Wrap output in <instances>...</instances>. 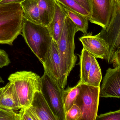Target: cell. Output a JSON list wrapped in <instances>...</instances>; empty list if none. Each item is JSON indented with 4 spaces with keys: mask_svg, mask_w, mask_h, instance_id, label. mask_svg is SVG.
<instances>
[{
    "mask_svg": "<svg viewBox=\"0 0 120 120\" xmlns=\"http://www.w3.org/2000/svg\"><path fill=\"white\" fill-rule=\"evenodd\" d=\"M24 19L20 3L0 5V44L13 45L22 34Z\"/></svg>",
    "mask_w": 120,
    "mask_h": 120,
    "instance_id": "6da1fadb",
    "label": "cell"
},
{
    "mask_svg": "<svg viewBox=\"0 0 120 120\" xmlns=\"http://www.w3.org/2000/svg\"><path fill=\"white\" fill-rule=\"evenodd\" d=\"M22 35L32 51L43 63L53 40L48 27L24 18Z\"/></svg>",
    "mask_w": 120,
    "mask_h": 120,
    "instance_id": "7a4b0ae2",
    "label": "cell"
},
{
    "mask_svg": "<svg viewBox=\"0 0 120 120\" xmlns=\"http://www.w3.org/2000/svg\"><path fill=\"white\" fill-rule=\"evenodd\" d=\"M8 80L14 86L21 108L30 106L36 92L41 91V77L31 71H17Z\"/></svg>",
    "mask_w": 120,
    "mask_h": 120,
    "instance_id": "3957f363",
    "label": "cell"
},
{
    "mask_svg": "<svg viewBox=\"0 0 120 120\" xmlns=\"http://www.w3.org/2000/svg\"><path fill=\"white\" fill-rule=\"evenodd\" d=\"M78 31L75 24L67 17L61 35L56 43L62 62L64 74L67 80L77 60L74 51L75 35Z\"/></svg>",
    "mask_w": 120,
    "mask_h": 120,
    "instance_id": "277c9868",
    "label": "cell"
},
{
    "mask_svg": "<svg viewBox=\"0 0 120 120\" xmlns=\"http://www.w3.org/2000/svg\"><path fill=\"white\" fill-rule=\"evenodd\" d=\"M41 92L57 120H66L63 100L64 89H61L44 72L41 77Z\"/></svg>",
    "mask_w": 120,
    "mask_h": 120,
    "instance_id": "5b68a950",
    "label": "cell"
},
{
    "mask_svg": "<svg viewBox=\"0 0 120 120\" xmlns=\"http://www.w3.org/2000/svg\"><path fill=\"white\" fill-rule=\"evenodd\" d=\"M100 86L81 84V88L75 102L81 109L82 116L79 120H96L98 115L100 98Z\"/></svg>",
    "mask_w": 120,
    "mask_h": 120,
    "instance_id": "8992f818",
    "label": "cell"
},
{
    "mask_svg": "<svg viewBox=\"0 0 120 120\" xmlns=\"http://www.w3.org/2000/svg\"><path fill=\"white\" fill-rule=\"evenodd\" d=\"M105 42L108 49L106 61L112 63L114 56L120 50V2L116 0L115 6L112 18L109 25L102 28L98 34Z\"/></svg>",
    "mask_w": 120,
    "mask_h": 120,
    "instance_id": "52a82bcc",
    "label": "cell"
},
{
    "mask_svg": "<svg viewBox=\"0 0 120 120\" xmlns=\"http://www.w3.org/2000/svg\"><path fill=\"white\" fill-rule=\"evenodd\" d=\"M42 64L44 72L61 89H64L67 85V80L64 74L57 43L53 40L46 54L45 62Z\"/></svg>",
    "mask_w": 120,
    "mask_h": 120,
    "instance_id": "ba28073f",
    "label": "cell"
},
{
    "mask_svg": "<svg viewBox=\"0 0 120 120\" xmlns=\"http://www.w3.org/2000/svg\"><path fill=\"white\" fill-rule=\"evenodd\" d=\"M92 13L89 20L92 23L102 28L107 27L111 22L114 14L116 0H90Z\"/></svg>",
    "mask_w": 120,
    "mask_h": 120,
    "instance_id": "9c48e42d",
    "label": "cell"
},
{
    "mask_svg": "<svg viewBox=\"0 0 120 120\" xmlns=\"http://www.w3.org/2000/svg\"><path fill=\"white\" fill-rule=\"evenodd\" d=\"M100 97L120 98V67L106 70L100 87Z\"/></svg>",
    "mask_w": 120,
    "mask_h": 120,
    "instance_id": "30bf717a",
    "label": "cell"
},
{
    "mask_svg": "<svg viewBox=\"0 0 120 120\" xmlns=\"http://www.w3.org/2000/svg\"><path fill=\"white\" fill-rule=\"evenodd\" d=\"M79 39L83 48L96 58L106 60L108 52L107 45L98 34L94 36L92 34L84 35Z\"/></svg>",
    "mask_w": 120,
    "mask_h": 120,
    "instance_id": "8fae6325",
    "label": "cell"
},
{
    "mask_svg": "<svg viewBox=\"0 0 120 120\" xmlns=\"http://www.w3.org/2000/svg\"><path fill=\"white\" fill-rule=\"evenodd\" d=\"M67 16L61 4L56 0L55 11L52 20L47 27L53 40L57 43L61 35Z\"/></svg>",
    "mask_w": 120,
    "mask_h": 120,
    "instance_id": "7c38bea8",
    "label": "cell"
},
{
    "mask_svg": "<svg viewBox=\"0 0 120 120\" xmlns=\"http://www.w3.org/2000/svg\"><path fill=\"white\" fill-rule=\"evenodd\" d=\"M30 106L39 120H57L41 91L36 92Z\"/></svg>",
    "mask_w": 120,
    "mask_h": 120,
    "instance_id": "4fadbf2b",
    "label": "cell"
},
{
    "mask_svg": "<svg viewBox=\"0 0 120 120\" xmlns=\"http://www.w3.org/2000/svg\"><path fill=\"white\" fill-rule=\"evenodd\" d=\"M0 107L15 111L21 108L14 86L9 82L3 87L0 99Z\"/></svg>",
    "mask_w": 120,
    "mask_h": 120,
    "instance_id": "5bb4252c",
    "label": "cell"
},
{
    "mask_svg": "<svg viewBox=\"0 0 120 120\" xmlns=\"http://www.w3.org/2000/svg\"><path fill=\"white\" fill-rule=\"evenodd\" d=\"M56 0H39L40 20L41 25L48 27L52 20L55 11Z\"/></svg>",
    "mask_w": 120,
    "mask_h": 120,
    "instance_id": "9a60e30c",
    "label": "cell"
},
{
    "mask_svg": "<svg viewBox=\"0 0 120 120\" xmlns=\"http://www.w3.org/2000/svg\"><path fill=\"white\" fill-rule=\"evenodd\" d=\"M39 0H25L20 4L24 18L35 24L41 25L39 15Z\"/></svg>",
    "mask_w": 120,
    "mask_h": 120,
    "instance_id": "2e32d148",
    "label": "cell"
},
{
    "mask_svg": "<svg viewBox=\"0 0 120 120\" xmlns=\"http://www.w3.org/2000/svg\"><path fill=\"white\" fill-rule=\"evenodd\" d=\"M62 6L68 17L75 24L78 31L82 32L84 35L88 34L87 31L89 21V18L78 12L63 5Z\"/></svg>",
    "mask_w": 120,
    "mask_h": 120,
    "instance_id": "e0dca14e",
    "label": "cell"
},
{
    "mask_svg": "<svg viewBox=\"0 0 120 120\" xmlns=\"http://www.w3.org/2000/svg\"><path fill=\"white\" fill-rule=\"evenodd\" d=\"M92 56L83 48L80 56V80L79 81L81 84H87L89 73L92 62Z\"/></svg>",
    "mask_w": 120,
    "mask_h": 120,
    "instance_id": "ac0fdd59",
    "label": "cell"
},
{
    "mask_svg": "<svg viewBox=\"0 0 120 120\" xmlns=\"http://www.w3.org/2000/svg\"><path fill=\"white\" fill-rule=\"evenodd\" d=\"M81 88V83L79 81L76 86L73 87H68L64 91L63 100L66 114L75 104Z\"/></svg>",
    "mask_w": 120,
    "mask_h": 120,
    "instance_id": "d6986e66",
    "label": "cell"
},
{
    "mask_svg": "<svg viewBox=\"0 0 120 120\" xmlns=\"http://www.w3.org/2000/svg\"><path fill=\"white\" fill-rule=\"evenodd\" d=\"M102 78L101 70L98 63L96 58L92 56V62L87 84L95 87L100 86Z\"/></svg>",
    "mask_w": 120,
    "mask_h": 120,
    "instance_id": "ffe728a7",
    "label": "cell"
},
{
    "mask_svg": "<svg viewBox=\"0 0 120 120\" xmlns=\"http://www.w3.org/2000/svg\"><path fill=\"white\" fill-rule=\"evenodd\" d=\"M60 4L81 13L90 19L91 14L77 3L74 0H56Z\"/></svg>",
    "mask_w": 120,
    "mask_h": 120,
    "instance_id": "44dd1931",
    "label": "cell"
},
{
    "mask_svg": "<svg viewBox=\"0 0 120 120\" xmlns=\"http://www.w3.org/2000/svg\"><path fill=\"white\" fill-rule=\"evenodd\" d=\"M19 113L20 120H39L38 116L30 106L21 108Z\"/></svg>",
    "mask_w": 120,
    "mask_h": 120,
    "instance_id": "7402d4cb",
    "label": "cell"
},
{
    "mask_svg": "<svg viewBox=\"0 0 120 120\" xmlns=\"http://www.w3.org/2000/svg\"><path fill=\"white\" fill-rule=\"evenodd\" d=\"M0 120H20V118L15 111L0 107Z\"/></svg>",
    "mask_w": 120,
    "mask_h": 120,
    "instance_id": "603a6c76",
    "label": "cell"
},
{
    "mask_svg": "<svg viewBox=\"0 0 120 120\" xmlns=\"http://www.w3.org/2000/svg\"><path fill=\"white\" fill-rule=\"evenodd\" d=\"M82 112L79 106L74 104L66 114V120H79Z\"/></svg>",
    "mask_w": 120,
    "mask_h": 120,
    "instance_id": "cb8c5ba5",
    "label": "cell"
},
{
    "mask_svg": "<svg viewBox=\"0 0 120 120\" xmlns=\"http://www.w3.org/2000/svg\"><path fill=\"white\" fill-rule=\"evenodd\" d=\"M96 120H120V109L97 115Z\"/></svg>",
    "mask_w": 120,
    "mask_h": 120,
    "instance_id": "d4e9b609",
    "label": "cell"
},
{
    "mask_svg": "<svg viewBox=\"0 0 120 120\" xmlns=\"http://www.w3.org/2000/svg\"><path fill=\"white\" fill-rule=\"evenodd\" d=\"M10 63L8 54L4 50L0 49V68L8 66Z\"/></svg>",
    "mask_w": 120,
    "mask_h": 120,
    "instance_id": "484cf974",
    "label": "cell"
},
{
    "mask_svg": "<svg viewBox=\"0 0 120 120\" xmlns=\"http://www.w3.org/2000/svg\"><path fill=\"white\" fill-rule=\"evenodd\" d=\"M77 3L84 8L87 12L92 13V5L90 0H74Z\"/></svg>",
    "mask_w": 120,
    "mask_h": 120,
    "instance_id": "4316f807",
    "label": "cell"
},
{
    "mask_svg": "<svg viewBox=\"0 0 120 120\" xmlns=\"http://www.w3.org/2000/svg\"><path fill=\"white\" fill-rule=\"evenodd\" d=\"M112 63L113 68L120 67V50L115 54Z\"/></svg>",
    "mask_w": 120,
    "mask_h": 120,
    "instance_id": "83f0119b",
    "label": "cell"
},
{
    "mask_svg": "<svg viewBox=\"0 0 120 120\" xmlns=\"http://www.w3.org/2000/svg\"><path fill=\"white\" fill-rule=\"evenodd\" d=\"M25 0H0V5L10 3H21Z\"/></svg>",
    "mask_w": 120,
    "mask_h": 120,
    "instance_id": "f1b7e54d",
    "label": "cell"
},
{
    "mask_svg": "<svg viewBox=\"0 0 120 120\" xmlns=\"http://www.w3.org/2000/svg\"><path fill=\"white\" fill-rule=\"evenodd\" d=\"M3 87H0V99L1 97V94H2V91H3Z\"/></svg>",
    "mask_w": 120,
    "mask_h": 120,
    "instance_id": "f546056e",
    "label": "cell"
},
{
    "mask_svg": "<svg viewBox=\"0 0 120 120\" xmlns=\"http://www.w3.org/2000/svg\"><path fill=\"white\" fill-rule=\"evenodd\" d=\"M4 81L3 80L1 77H0V84L1 83H4Z\"/></svg>",
    "mask_w": 120,
    "mask_h": 120,
    "instance_id": "4dcf8cb0",
    "label": "cell"
}]
</instances>
